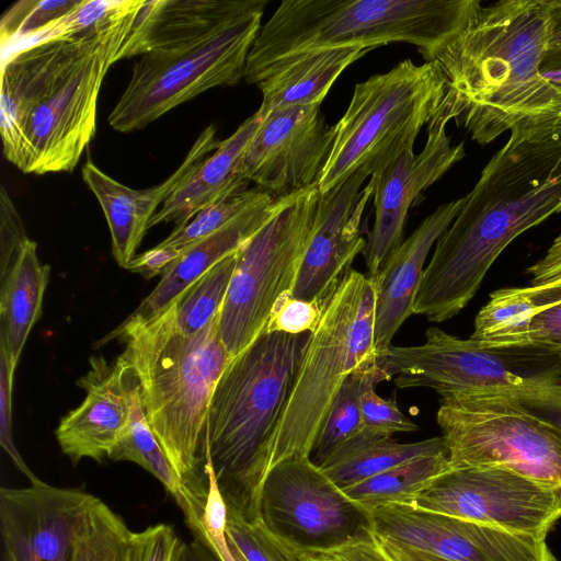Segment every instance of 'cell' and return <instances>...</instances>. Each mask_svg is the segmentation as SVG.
Wrapping results in <instances>:
<instances>
[{"label": "cell", "mask_w": 561, "mask_h": 561, "mask_svg": "<svg viewBox=\"0 0 561 561\" xmlns=\"http://www.w3.org/2000/svg\"><path fill=\"white\" fill-rule=\"evenodd\" d=\"M548 0L480 5L432 61L445 84L439 105L481 146L510 131L522 140L561 138V87L541 73Z\"/></svg>", "instance_id": "1"}, {"label": "cell", "mask_w": 561, "mask_h": 561, "mask_svg": "<svg viewBox=\"0 0 561 561\" xmlns=\"http://www.w3.org/2000/svg\"><path fill=\"white\" fill-rule=\"evenodd\" d=\"M141 0L69 38L2 57L3 154L24 173L71 172L95 135L99 92Z\"/></svg>", "instance_id": "2"}, {"label": "cell", "mask_w": 561, "mask_h": 561, "mask_svg": "<svg viewBox=\"0 0 561 561\" xmlns=\"http://www.w3.org/2000/svg\"><path fill=\"white\" fill-rule=\"evenodd\" d=\"M458 215L436 241L413 312L433 322L458 314L520 233L561 211V138L510 136L489 160Z\"/></svg>", "instance_id": "3"}, {"label": "cell", "mask_w": 561, "mask_h": 561, "mask_svg": "<svg viewBox=\"0 0 561 561\" xmlns=\"http://www.w3.org/2000/svg\"><path fill=\"white\" fill-rule=\"evenodd\" d=\"M218 317L198 332L185 334L165 308L150 319L127 318L98 343H125L118 357L138 379L146 420L179 478L203 507L208 494V408L232 358L219 337Z\"/></svg>", "instance_id": "4"}, {"label": "cell", "mask_w": 561, "mask_h": 561, "mask_svg": "<svg viewBox=\"0 0 561 561\" xmlns=\"http://www.w3.org/2000/svg\"><path fill=\"white\" fill-rule=\"evenodd\" d=\"M310 332H265L231 358L213 391L206 467L227 511L259 517L264 446L284 408Z\"/></svg>", "instance_id": "5"}, {"label": "cell", "mask_w": 561, "mask_h": 561, "mask_svg": "<svg viewBox=\"0 0 561 561\" xmlns=\"http://www.w3.org/2000/svg\"><path fill=\"white\" fill-rule=\"evenodd\" d=\"M480 5L478 0H284L252 45L244 79L256 84L279 59L328 47L374 49L402 42L432 61Z\"/></svg>", "instance_id": "6"}, {"label": "cell", "mask_w": 561, "mask_h": 561, "mask_svg": "<svg viewBox=\"0 0 561 561\" xmlns=\"http://www.w3.org/2000/svg\"><path fill=\"white\" fill-rule=\"evenodd\" d=\"M376 288L351 270L322 310L280 415L264 446L260 474L295 457H310L345 380L377 364L374 348Z\"/></svg>", "instance_id": "7"}, {"label": "cell", "mask_w": 561, "mask_h": 561, "mask_svg": "<svg viewBox=\"0 0 561 561\" xmlns=\"http://www.w3.org/2000/svg\"><path fill=\"white\" fill-rule=\"evenodd\" d=\"M445 84L434 61L404 59L385 73L358 82L343 116L332 126V146L317 186L323 194L359 169L379 174L413 150L415 138L436 114Z\"/></svg>", "instance_id": "8"}, {"label": "cell", "mask_w": 561, "mask_h": 561, "mask_svg": "<svg viewBox=\"0 0 561 561\" xmlns=\"http://www.w3.org/2000/svg\"><path fill=\"white\" fill-rule=\"evenodd\" d=\"M399 389L431 388L442 398L461 393H517L561 383V347L494 345L462 340L431 327L425 341L390 346L377 362Z\"/></svg>", "instance_id": "9"}, {"label": "cell", "mask_w": 561, "mask_h": 561, "mask_svg": "<svg viewBox=\"0 0 561 561\" xmlns=\"http://www.w3.org/2000/svg\"><path fill=\"white\" fill-rule=\"evenodd\" d=\"M266 4L267 0H253L244 12L206 36L141 55L108 115L110 126L122 133L141 129L206 90L244 79Z\"/></svg>", "instance_id": "10"}, {"label": "cell", "mask_w": 561, "mask_h": 561, "mask_svg": "<svg viewBox=\"0 0 561 561\" xmlns=\"http://www.w3.org/2000/svg\"><path fill=\"white\" fill-rule=\"evenodd\" d=\"M319 199L317 185L279 196L273 216L237 250L218 317L231 357L267 331L273 313L291 297Z\"/></svg>", "instance_id": "11"}, {"label": "cell", "mask_w": 561, "mask_h": 561, "mask_svg": "<svg viewBox=\"0 0 561 561\" xmlns=\"http://www.w3.org/2000/svg\"><path fill=\"white\" fill-rule=\"evenodd\" d=\"M436 421L451 468L494 466L561 483V430L522 410L504 393L444 397Z\"/></svg>", "instance_id": "12"}, {"label": "cell", "mask_w": 561, "mask_h": 561, "mask_svg": "<svg viewBox=\"0 0 561 561\" xmlns=\"http://www.w3.org/2000/svg\"><path fill=\"white\" fill-rule=\"evenodd\" d=\"M259 517L305 554L374 533L370 512L347 496L310 457L289 458L270 470L260 492Z\"/></svg>", "instance_id": "13"}, {"label": "cell", "mask_w": 561, "mask_h": 561, "mask_svg": "<svg viewBox=\"0 0 561 561\" xmlns=\"http://www.w3.org/2000/svg\"><path fill=\"white\" fill-rule=\"evenodd\" d=\"M413 506L546 540L561 519V483L494 466L451 468L435 478Z\"/></svg>", "instance_id": "14"}, {"label": "cell", "mask_w": 561, "mask_h": 561, "mask_svg": "<svg viewBox=\"0 0 561 561\" xmlns=\"http://www.w3.org/2000/svg\"><path fill=\"white\" fill-rule=\"evenodd\" d=\"M370 514L377 537L446 561H557L546 540L485 524L399 504Z\"/></svg>", "instance_id": "15"}, {"label": "cell", "mask_w": 561, "mask_h": 561, "mask_svg": "<svg viewBox=\"0 0 561 561\" xmlns=\"http://www.w3.org/2000/svg\"><path fill=\"white\" fill-rule=\"evenodd\" d=\"M320 105L261 115L244 154L242 176L276 196L317 185L333 139L332 126L327 125Z\"/></svg>", "instance_id": "16"}, {"label": "cell", "mask_w": 561, "mask_h": 561, "mask_svg": "<svg viewBox=\"0 0 561 561\" xmlns=\"http://www.w3.org/2000/svg\"><path fill=\"white\" fill-rule=\"evenodd\" d=\"M94 495L41 480L0 489L3 561H72Z\"/></svg>", "instance_id": "17"}, {"label": "cell", "mask_w": 561, "mask_h": 561, "mask_svg": "<svg viewBox=\"0 0 561 561\" xmlns=\"http://www.w3.org/2000/svg\"><path fill=\"white\" fill-rule=\"evenodd\" d=\"M450 119L438 107L427 124L422 151L417 154L413 150L404 151L371 176L375 222L364 251L368 276L376 275L402 243L408 211L417 196L466 156L465 144L451 145L446 133Z\"/></svg>", "instance_id": "18"}, {"label": "cell", "mask_w": 561, "mask_h": 561, "mask_svg": "<svg viewBox=\"0 0 561 561\" xmlns=\"http://www.w3.org/2000/svg\"><path fill=\"white\" fill-rule=\"evenodd\" d=\"M359 169L334 188L320 194L313 226L291 290V297L314 304L322 311L354 259L367 241L359 227L373 197L374 180Z\"/></svg>", "instance_id": "19"}, {"label": "cell", "mask_w": 561, "mask_h": 561, "mask_svg": "<svg viewBox=\"0 0 561 561\" xmlns=\"http://www.w3.org/2000/svg\"><path fill=\"white\" fill-rule=\"evenodd\" d=\"M221 144L217 126H207L195 140L180 167L162 183L134 190L114 180L91 160L83 164L82 179L99 201L107 221L112 251L117 264L127 268L149 228L158 206L185 181Z\"/></svg>", "instance_id": "20"}, {"label": "cell", "mask_w": 561, "mask_h": 561, "mask_svg": "<svg viewBox=\"0 0 561 561\" xmlns=\"http://www.w3.org/2000/svg\"><path fill=\"white\" fill-rule=\"evenodd\" d=\"M465 197L439 205L396 249L379 272L369 276L376 288L374 348L377 362L388 352L394 334L412 314L425 260L433 244L450 226Z\"/></svg>", "instance_id": "21"}, {"label": "cell", "mask_w": 561, "mask_h": 561, "mask_svg": "<svg viewBox=\"0 0 561 561\" xmlns=\"http://www.w3.org/2000/svg\"><path fill=\"white\" fill-rule=\"evenodd\" d=\"M77 385L87 394L56 428L61 451L73 465L83 458H108L128 420V402L122 364L103 356L90 358V368Z\"/></svg>", "instance_id": "22"}, {"label": "cell", "mask_w": 561, "mask_h": 561, "mask_svg": "<svg viewBox=\"0 0 561 561\" xmlns=\"http://www.w3.org/2000/svg\"><path fill=\"white\" fill-rule=\"evenodd\" d=\"M253 0H141L116 61L206 36L244 12Z\"/></svg>", "instance_id": "23"}, {"label": "cell", "mask_w": 561, "mask_h": 561, "mask_svg": "<svg viewBox=\"0 0 561 561\" xmlns=\"http://www.w3.org/2000/svg\"><path fill=\"white\" fill-rule=\"evenodd\" d=\"M279 196L267 193L215 232L184 247L154 289L128 318L146 320L158 316L214 265L249 240L273 216Z\"/></svg>", "instance_id": "24"}, {"label": "cell", "mask_w": 561, "mask_h": 561, "mask_svg": "<svg viewBox=\"0 0 561 561\" xmlns=\"http://www.w3.org/2000/svg\"><path fill=\"white\" fill-rule=\"evenodd\" d=\"M261 118L256 111L231 136L221 140L219 147L163 202L151 218L149 228L162 222L182 227L204 207L248 188L249 181L242 176V163Z\"/></svg>", "instance_id": "25"}, {"label": "cell", "mask_w": 561, "mask_h": 561, "mask_svg": "<svg viewBox=\"0 0 561 561\" xmlns=\"http://www.w3.org/2000/svg\"><path fill=\"white\" fill-rule=\"evenodd\" d=\"M373 48L340 46L312 49L279 59L259 78L260 115L293 107L321 104L337 77Z\"/></svg>", "instance_id": "26"}, {"label": "cell", "mask_w": 561, "mask_h": 561, "mask_svg": "<svg viewBox=\"0 0 561 561\" xmlns=\"http://www.w3.org/2000/svg\"><path fill=\"white\" fill-rule=\"evenodd\" d=\"M50 266L41 263L28 239L15 260L0 270V354L15 371L27 336L43 310Z\"/></svg>", "instance_id": "27"}, {"label": "cell", "mask_w": 561, "mask_h": 561, "mask_svg": "<svg viewBox=\"0 0 561 561\" xmlns=\"http://www.w3.org/2000/svg\"><path fill=\"white\" fill-rule=\"evenodd\" d=\"M128 402V420L108 459L128 460L142 467L158 479L182 510L190 529L199 524L202 507L185 488L154 437L140 399V387L133 369L119 357Z\"/></svg>", "instance_id": "28"}, {"label": "cell", "mask_w": 561, "mask_h": 561, "mask_svg": "<svg viewBox=\"0 0 561 561\" xmlns=\"http://www.w3.org/2000/svg\"><path fill=\"white\" fill-rule=\"evenodd\" d=\"M443 436L399 443L363 430L339 447L320 467L342 490L410 460L447 453Z\"/></svg>", "instance_id": "29"}, {"label": "cell", "mask_w": 561, "mask_h": 561, "mask_svg": "<svg viewBox=\"0 0 561 561\" xmlns=\"http://www.w3.org/2000/svg\"><path fill=\"white\" fill-rule=\"evenodd\" d=\"M451 469L449 453L420 457L343 489L371 512L387 505H414L417 495L438 476Z\"/></svg>", "instance_id": "30"}, {"label": "cell", "mask_w": 561, "mask_h": 561, "mask_svg": "<svg viewBox=\"0 0 561 561\" xmlns=\"http://www.w3.org/2000/svg\"><path fill=\"white\" fill-rule=\"evenodd\" d=\"M386 381L378 364L351 375L341 387L321 427L311 461L321 467L344 443L364 430L360 399L368 387Z\"/></svg>", "instance_id": "31"}, {"label": "cell", "mask_w": 561, "mask_h": 561, "mask_svg": "<svg viewBox=\"0 0 561 561\" xmlns=\"http://www.w3.org/2000/svg\"><path fill=\"white\" fill-rule=\"evenodd\" d=\"M236 261L237 251L214 265L167 307L181 332L196 333L219 313Z\"/></svg>", "instance_id": "32"}, {"label": "cell", "mask_w": 561, "mask_h": 561, "mask_svg": "<svg viewBox=\"0 0 561 561\" xmlns=\"http://www.w3.org/2000/svg\"><path fill=\"white\" fill-rule=\"evenodd\" d=\"M530 314L531 300L527 287L497 289L478 312L470 339L494 345L529 343Z\"/></svg>", "instance_id": "33"}, {"label": "cell", "mask_w": 561, "mask_h": 561, "mask_svg": "<svg viewBox=\"0 0 561 561\" xmlns=\"http://www.w3.org/2000/svg\"><path fill=\"white\" fill-rule=\"evenodd\" d=\"M131 534L124 519L95 496L77 537L72 561H129Z\"/></svg>", "instance_id": "34"}, {"label": "cell", "mask_w": 561, "mask_h": 561, "mask_svg": "<svg viewBox=\"0 0 561 561\" xmlns=\"http://www.w3.org/2000/svg\"><path fill=\"white\" fill-rule=\"evenodd\" d=\"M80 0H21L3 14L0 43L3 56L25 47L38 33L79 4Z\"/></svg>", "instance_id": "35"}, {"label": "cell", "mask_w": 561, "mask_h": 561, "mask_svg": "<svg viewBox=\"0 0 561 561\" xmlns=\"http://www.w3.org/2000/svg\"><path fill=\"white\" fill-rule=\"evenodd\" d=\"M225 537L242 561H309L304 552L272 533L261 518L248 520L227 511Z\"/></svg>", "instance_id": "36"}, {"label": "cell", "mask_w": 561, "mask_h": 561, "mask_svg": "<svg viewBox=\"0 0 561 561\" xmlns=\"http://www.w3.org/2000/svg\"><path fill=\"white\" fill-rule=\"evenodd\" d=\"M267 192L259 187L236 191L199 210L186 225L174 230L159 244L161 248L183 249L206 237L243 210L261 201Z\"/></svg>", "instance_id": "37"}, {"label": "cell", "mask_w": 561, "mask_h": 561, "mask_svg": "<svg viewBox=\"0 0 561 561\" xmlns=\"http://www.w3.org/2000/svg\"><path fill=\"white\" fill-rule=\"evenodd\" d=\"M526 287L531 300L527 342L561 347V280Z\"/></svg>", "instance_id": "38"}, {"label": "cell", "mask_w": 561, "mask_h": 561, "mask_svg": "<svg viewBox=\"0 0 561 561\" xmlns=\"http://www.w3.org/2000/svg\"><path fill=\"white\" fill-rule=\"evenodd\" d=\"M364 428L379 436H392L394 433L414 432L417 425L405 416L393 399H383L368 387L360 399Z\"/></svg>", "instance_id": "39"}, {"label": "cell", "mask_w": 561, "mask_h": 561, "mask_svg": "<svg viewBox=\"0 0 561 561\" xmlns=\"http://www.w3.org/2000/svg\"><path fill=\"white\" fill-rule=\"evenodd\" d=\"M182 541L167 524L133 531L129 561H179Z\"/></svg>", "instance_id": "40"}, {"label": "cell", "mask_w": 561, "mask_h": 561, "mask_svg": "<svg viewBox=\"0 0 561 561\" xmlns=\"http://www.w3.org/2000/svg\"><path fill=\"white\" fill-rule=\"evenodd\" d=\"M14 370L8 359L0 354V443L14 466L25 474L31 483L39 479L28 469L14 446L12 436V390Z\"/></svg>", "instance_id": "41"}, {"label": "cell", "mask_w": 561, "mask_h": 561, "mask_svg": "<svg viewBox=\"0 0 561 561\" xmlns=\"http://www.w3.org/2000/svg\"><path fill=\"white\" fill-rule=\"evenodd\" d=\"M30 238L7 188L0 190V270L10 265Z\"/></svg>", "instance_id": "42"}, {"label": "cell", "mask_w": 561, "mask_h": 561, "mask_svg": "<svg viewBox=\"0 0 561 561\" xmlns=\"http://www.w3.org/2000/svg\"><path fill=\"white\" fill-rule=\"evenodd\" d=\"M322 311L312 302L289 297L273 313L266 332L301 334L311 332Z\"/></svg>", "instance_id": "43"}, {"label": "cell", "mask_w": 561, "mask_h": 561, "mask_svg": "<svg viewBox=\"0 0 561 561\" xmlns=\"http://www.w3.org/2000/svg\"><path fill=\"white\" fill-rule=\"evenodd\" d=\"M504 394L522 410L561 430V383Z\"/></svg>", "instance_id": "44"}, {"label": "cell", "mask_w": 561, "mask_h": 561, "mask_svg": "<svg viewBox=\"0 0 561 561\" xmlns=\"http://www.w3.org/2000/svg\"><path fill=\"white\" fill-rule=\"evenodd\" d=\"M310 561H391L375 533L340 547L306 554Z\"/></svg>", "instance_id": "45"}, {"label": "cell", "mask_w": 561, "mask_h": 561, "mask_svg": "<svg viewBox=\"0 0 561 561\" xmlns=\"http://www.w3.org/2000/svg\"><path fill=\"white\" fill-rule=\"evenodd\" d=\"M182 249L154 248L135 256L128 264L127 270L142 275L145 278H152L158 274L163 273L172 265L179 257Z\"/></svg>", "instance_id": "46"}, {"label": "cell", "mask_w": 561, "mask_h": 561, "mask_svg": "<svg viewBox=\"0 0 561 561\" xmlns=\"http://www.w3.org/2000/svg\"><path fill=\"white\" fill-rule=\"evenodd\" d=\"M527 273L535 285L561 280V233L543 256L527 268Z\"/></svg>", "instance_id": "47"}, {"label": "cell", "mask_w": 561, "mask_h": 561, "mask_svg": "<svg viewBox=\"0 0 561 561\" xmlns=\"http://www.w3.org/2000/svg\"><path fill=\"white\" fill-rule=\"evenodd\" d=\"M561 59V0H548V28L541 71Z\"/></svg>", "instance_id": "48"}, {"label": "cell", "mask_w": 561, "mask_h": 561, "mask_svg": "<svg viewBox=\"0 0 561 561\" xmlns=\"http://www.w3.org/2000/svg\"><path fill=\"white\" fill-rule=\"evenodd\" d=\"M193 540L183 542L179 561H225L211 541L199 531H192Z\"/></svg>", "instance_id": "49"}, {"label": "cell", "mask_w": 561, "mask_h": 561, "mask_svg": "<svg viewBox=\"0 0 561 561\" xmlns=\"http://www.w3.org/2000/svg\"><path fill=\"white\" fill-rule=\"evenodd\" d=\"M377 538L381 549L391 561H446L410 547L379 537Z\"/></svg>", "instance_id": "50"}, {"label": "cell", "mask_w": 561, "mask_h": 561, "mask_svg": "<svg viewBox=\"0 0 561 561\" xmlns=\"http://www.w3.org/2000/svg\"><path fill=\"white\" fill-rule=\"evenodd\" d=\"M198 531L202 533L211 541V543L217 548V550L220 552L225 561H242V559L236 552H233L227 545L225 529Z\"/></svg>", "instance_id": "51"}, {"label": "cell", "mask_w": 561, "mask_h": 561, "mask_svg": "<svg viewBox=\"0 0 561 561\" xmlns=\"http://www.w3.org/2000/svg\"><path fill=\"white\" fill-rule=\"evenodd\" d=\"M542 76L559 87H561V59L558 60L550 69L541 71Z\"/></svg>", "instance_id": "52"}, {"label": "cell", "mask_w": 561, "mask_h": 561, "mask_svg": "<svg viewBox=\"0 0 561 561\" xmlns=\"http://www.w3.org/2000/svg\"><path fill=\"white\" fill-rule=\"evenodd\" d=\"M310 561V560H309Z\"/></svg>", "instance_id": "53"}]
</instances>
